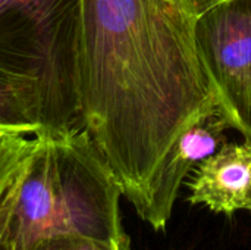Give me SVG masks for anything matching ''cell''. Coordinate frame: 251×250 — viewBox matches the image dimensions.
<instances>
[{"label": "cell", "mask_w": 251, "mask_h": 250, "mask_svg": "<svg viewBox=\"0 0 251 250\" xmlns=\"http://www.w3.org/2000/svg\"><path fill=\"white\" fill-rule=\"evenodd\" d=\"M181 0H79L81 127L137 214L178 136L213 96Z\"/></svg>", "instance_id": "6da1fadb"}, {"label": "cell", "mask_w": 251, "mask_h": 250, "mask_svg": "<svg viewBox=\"0 0 251 250\" xmlns=\"http://www.w3.org/2000/svg\"><path fill=\"white\" fill-rule=\"evenodd\" d=\"M0 203V250L49 239H85L131 250L122 194L107 162L82 128L41 131Z\"/></svg>", "instance_id": "7a4b0ae2"}, {"label": "cell", "mask_w": 251, "mask_h": 250, "mask_svg": "<svg viewBox=\"0 0 251 250\" xmlns=\"http://www.w3.org/2000/svg\"><path fill=\"white\" fill-rule=\"evenodd\" d=\"M78 27L79 0H0V69L38 84L43 131L81 127Z\"/></svg>", "instance_id": "3957f363"}, {"label": "cell", "mask_w": 251, "mask_h": 250, "mask_svg": "<svg viewBox=\"0 0 251 250\" xmlns=\"http://www.w3.org/2000/svg\"><path fill=\"white\" fill-rule=\"evenodd\" d=\"M194 38L231 127L251 141V0H226L196 18Z\"/></svg>", "instance_id": "277c9868"}, {"label": "cell", "mask_w": 251, "mask_h": 250, "mask_svg": "<svg viewBox=\"0 0 251 250\" xmlns=\"http://www.w3.org/2000/svg\"><path fill=\"white\" fill-rule=\"evenodd\" d=\"M228 128H232L231 122L213 94L169 147L150 180L138 217L153 230L166 228L184 180L226 143Z\"/></svg>", "instance_id": "5b68a950"}, {"label": "cell", "mask_w": 251, "mask_h": 250, "mask_svg": "<svg viewBox=\"0 0 251 250\" xmlns=\"http://www.w3.org/2000/svg\"><path fill=\"white\" fill-rule=\"evenodd\" d=\"M191 205H204L216 214H251V141L224 143L200 162L188 181Z\"/></svg>", "instance_id": "8992f818"}, {"label": "cell", "mask_w": 251, "mask_h": 250, "mask_svg": "<svg viewBox=\"0 0 251 250\" xmlns=\"http://www.w3.org/2000/svg\"><path fill=\"white\" fill-rule=\"evenodd\" d=\"M0 128L28 136L44 130L43 99L32 78L0 69Z\"/></svg>", "instance_id": "52a82bcc"}, {"label": "cell", "mask_w": 251, "mask_h": 250, "mask_svg": "<svg viewBox=\"0 0 251 250\" xmlns=\"http://www.w3.org/2000/svg\"><path fill=\"white\" fill-rule=\"evenodd\" d=\"M34 147V136L0 128V203L24 171Z\"/></svg>", "instance_id": "ba28073f"}, {"label": "cell", "mask_w": 251, "mask_h": 250, "mask_svg": "<svg viewBox=\"0 0 251 250\" xmlns=\"http://www.w3.org/2000/svg\"><path fill=\"white\" fill-rule=\"evenodd\" d=\"M21 250H119L115 246L85 240V239H49L35 242Z\"/></svg>", "instance_id": "9c48e42d"}, {"label": "cell", "mask_w": 251, "mask_h": 250, "mask_svg": "<svg viewBox=\"0 0 251 250\" xmlns=\"http://www.w3.org/2000/svg\"><path fill=\"white\" fill-rule=\"evenodd\" d=\"M181 1L184 3V6L188 9V12L194 18H199L204 12L210 10L212 7H215V6H218L226 0H181Z\"/></svg>", "instance_id": "30bf717a"}]
</instances>
